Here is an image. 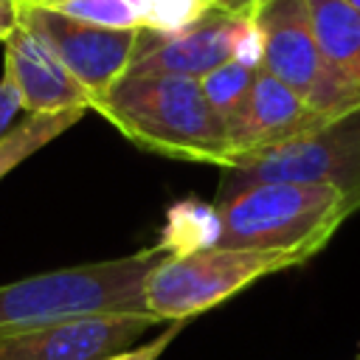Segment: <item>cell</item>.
<instances>
[{
	"instance_id": "obj_9",
	"label": "cell",
	"mask_w": 360,
	"mask_h": 360,
	"mask_svg": "<svg viewBox=\"0 0 360 360\" xmlns=\"http://www.w3.org/2000/svg\"><path fill=\"white\" fill-rule=\"evenodd\" d=\"M326 124H329L326 115L315 112L301 96H295L287 84H281L278 79H273L259 68L248 98L225 121V129L236 160L239 155L264 152L290 143L301 135L318 132Z\"/></svg>"
},
{
	"instance_id": "obj_6",
	"label": "cell",
	"mask_w": 360,
	"mask_h": 360,
	"mask_svg": "<svg viewBox=\"0 0 360 360\" xmlns=\"http://www.w3.org/2000/svg\"><path fill=\"white\" fill-rule=\"evenodd\" d=\"M245 59L259 65V34L253 20L208 8L177 31L141 28L135 62L124 76H186L202 79L211 70Z\"/></svg>"
},
{
	"instance_id": "obj_24",
	"label": "cell",
	"mask_w": 360,
	"mask_h": 360,
	"mask_svg": "<svg viewBox=\"0 0 360 360\" xmlns=\"http://www.w3.org/2000/svg\"><path fill=\"white\" fill-rule=\"evenodd\" d=\"M357 360H360V357H357Z\"/></svg>"
},
{
	"instance_id": "obj_20",
	"label": "cell",
	"mask_w": 360,
	"mask_h": 360,
	"mask_svg": "<svg viewBox=\"0 0 360 360\" xmlns=\"http://www.w3.org/2000/svg\"><path fill=\"white\" fill-rule=\"evenodd\" d=\"M343 3H346V6H352L354 11H360V0H343Z\"/></svg>"
},
{
	"instance_id": "obj_22",
	"label": "cell",
	"mask_w": 360,
	"mask_h": 360,
	"mask_svg": "<svg viewBox=\"0 0 360 360\" xmlns=\"http://www.w3.org/2000/svg\"><path fill=\"white\" fill-rule=\"evenodd\" d=\"M48 3H53V0H48ZM48 3H45V6H48Z\"/></svg>"
},
{
	"instance_id": "obj_4",
	"label": "cell",
	"mask_w": 360,
	"mask_h": 360,
	"mask_svg": "<svg viewBox=\"0 0 360 360\" xmlns=\"http://www.w3.org/2000/svg\"><path fill=\"white\" fill-rule=\"evenodd\" d=\"M259 68L301 96L329 121L360 110V87L352 84L321 51L307 0H270L259 8Z\"/></svg>"
},
{
	"instance_id": "obj_19",
	"label": "cell",
	"mask_w": 360,
	"mask_h": 360,
	"mask_svg": "<svg viewBox=\"0 0 360 360\" xmlns=\"http://www.w3.org/2000/svg\"><path fill=\"white\" fill-rule=\"evenodd\" d=\"M20 6H45L48 0H17Z\"/></svg>"
},
{
	"instance_id": "obj_11",
	"label": "cell",
	"mask_w": 360,
	"mask_h": 360,
	"mask_svg": "<svg viewBox=\"0 0 360 360\" xmlns=\"http://www.w3.org/2000/svg\"><path fill=\"white\" fill-rule=\"evenodd\" d=\"M307 8L323 56L360 87V11L343 0H307Z\"/></svg>"
},
{
	"instance_id": "obj_3",
	"label": "cell",
	"mask_w": 360,
	"mask_h": 360,
	"mask_svg": "<svg viewBox=\"0 0 360 360\" xmlns=\"http://www.w3.org/2000/svg\"><path fill=\"white\" fill-rule=\"evenodd\" d=\"M169 256L163 245L135 256L51 270L0 287V332H17L90 312H146L143 290Z\"/></svg>"
},
{
	"instance_id": "obj_13",
	"label": "cell",
	"mask_w": 360,
	"mask_h": 360,
	"mask_svg": "<svg viewBox=\"0 0 360 360\" xmlns=\"http://www.w3.org/2000/svg\"><path fill=\"white\" fill-rule=\"evenodd\" d=\"M256 70H259V65H250V62H245V59H233V62H228V65H222V68H217V70H211L208 76L200 79L208 104H211L225 121H228V118L242 107V101L248 98L250 84H253V79H256Z\"/></svg>"
},
{
	"instance_id": "obj_15",
	"label": "cell",
	"mask_w": 360,
	"mask_h": 360,
	"mask_svg": "<svg viewBox=\"0 0 360 360\" xmlns=\"http://www.w3.org/2000/svg\"><path fill=\"white\" fill-rule=\"evenodd\" d=\"M180 332V321H172L169 323V329L166 332H160L152 343H146L143 349H129V352H121V354H115V357H110V360H158L160 357V352L172 343V338Z\"/></svg>"
},
{
	"instance_id": "obj_23",
	"label": "cell",
	"mask_w": 360,
	"mask_h": 360,
	"mask_svg": "<svg viewBox=\"0 0 360 360\" xmlns=\"http://www.w3.org/2000/svg\"><path fill=\"white\" fill-rule=\"evenodd\" d=\"M264 3H270V0H264Z\"/></svg>"
},
{
	"instance_id": "obj_10",
	"label": "cell",
	"mask_w": 360,
	"mask_h": 360,
	"mask_svg": "<svg viewBox=\"0 0 360 360\" xmlns=\"http://www.w3.org/2000/svg\"><path fill=\"white\" fill-rule=\"evenodd\" d=\"M6 79L17 87L22 107L31 115L93 110V93L82 87L68 68L22 25L6 39Z\"/></svg>"
},
{
	"instance_id": "obj_8",
	"label": "cell",
	"mask_w": 360,
	"mask_h": 360,
	"mask_svg": "<svg viewBox=\"0 0 360 360\" xmlns=\"http://www.w3.org/2000/svg\"><path fill=\"white\" fill-rule=\"evenodd\" d=\"M160 323L152 312H90L0 332V360H110Z\"/></svg>"
},
{
	"instance_id": "obj_2",
	"label": "cell",
	"mask_w": 360,
	"mask_h": 360,
	"mask_svg": "<svg viewBox=\"0 0 360 360\" xmlns=\"http://www.w3.org/2000/svg\"><path fill=\"white\" fill-rule=\"evenodd\" d=\"M349 214L346 197L332 186L253 183L217 200L211 248L312 256Z\"/></svg>"
},
{
	"instance_id": "obj_5",
	"label": "cell",
	"mask_w": 360,
	"mask_h": 360,
	"mask_svg": "<svg viewBox=\"0 0 360 360\" xmlns=\"http://www.w3.org/2000/svg\"><path fill=\"white\" fill-rule=\"evenodd\" d=\"M304 253L284 250H222L200 248L169 253L146 281V312L158 321H186L205 312L250 281L307 262Z\"/></svg>"
},
{
	"instance_id": "obj_14",
	"label": "cell",
	"mask_w": 360,
	"mask_h": 360,
	"mask_svg": "<svg viewBox=\"0 0 360 360\" xmlns=\"http://www.w3.org/2000/svg\"><path fill=\"white\" fill-rule=\"evenodd\" d=\"M48 8L104 28H143L138 0H53Z\"/></svg>"
},
{
	"instance_id": "obj_1",
	"label": "cell",
	"mask_w": 360,
	"mask_h": 360,
	"mask_svg": "<svg viewBox=\"0 0 360 360\" xmlns=\"http://www.w3.org/2000/svg\"><path fill=\"white\" fill-rule=\"evenodd\" d=\"M93 110L143 149L214 163L222 172L233 166L225 118L208 104L200 79L121 76L93 98Z\"/></svg>"
},
{
	"instance_id": "obj_7",
	"label": "cell",
	"mask_w": 360,
	"mask_h": 360,
	"mask_svg": "<svg viewBox=\"0 0 360 360\" xmlns=\"http://www.w3.org/2000/svg\"><path fill=\"white\" fill-rule=\"evenodd\" d=\"M20 25L31 31L93 98L129 70L141 37V28H104L48 6H20Z\"/></svg>"
},
{
	"instance_id": "obj_12",
	"label": "cell",
	"mask_w": 360,
	"mask_h": 360,
	"mask_svg": "<svg viewBox=\"0 0 360 360\" xmlns=\"http://www.w3.org/2000/svg\"><path fill=\"white\" fill-rule=\"evenodd\" d=\"M84 110H65V112H45V115H28L22 124L11 127L0 138V177H6L11 169H17L25 158L39 152L45 143H51L56 135L70 129Z\"/></svg>"
},
{
	"instance_id": "obj_17",
	"label": "cell",
	"mask_w": 360,
	"mask_h": 360,
	"mask_svg": "<svg viewBox=\"0 0 360 360\" xmlns=\"http://www.w3.org/2000/svg\"><path fill=\"white\" fill-rule=\"evenodd\" d=\"M262 6H264V0H217V8L236 14V17H245V20H256Z\"/></svg>"
},
{
	"instance_id": "obj_18",
	"label": "cell",
	"mask_w": 360,
	"mask_h": 360,
	"mask_svg": "<svg viewBox=\"0 0 360 360\" xmlns=\"http://www.w3.org/2000/svg\"><path fill=\"white\" fill-rule=\"evenodd\" d=\"M17 25H20V3L17 0H0V39L6 42Z\"/></svg>"
},
{
	"instance_id": "obj_21",
	"label": "cell",
	"mask_w": 360,
	"mask_h": 360,
	"mask_svg": "<svg viewBox=\"0 0 360 360\" xmlns=\"http://www.w3.org/2000/svg\"><path fill=\"white\" fill-rule=\"evenodd\" d=\"M202 3H205V6H217V0H202Z\"/></svg>"
},
{
	"instance_id": "obj_16",
	"label": "cell",
	"mask_w": 360,
	"mask_h": 360,
	"mask_svg": "<svg viewBox=\"0 0 360 360\" xmlns=\"http://www.w3.org/2000/svg\"><path fill=\"white\" fill-rule=\"evenodd\" d=\"M20 107H22V101H20L17 87L3 76V82H0V138L8 132L11 118L17 115V110H20Z\"/></svg>"
}]
</instances>
